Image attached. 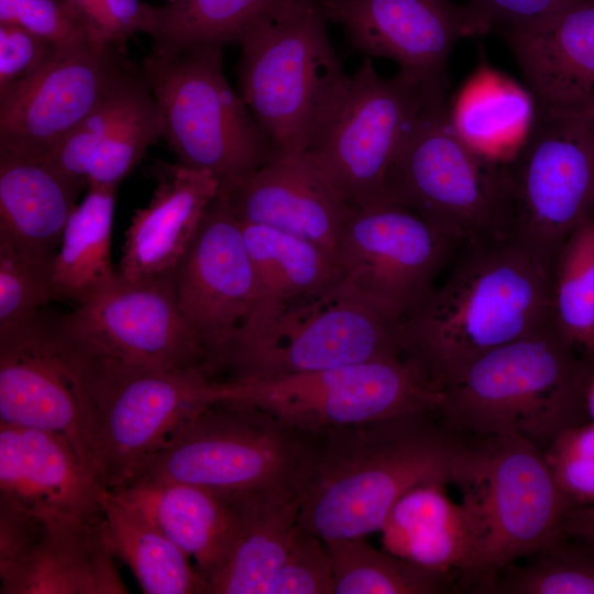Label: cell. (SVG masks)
Returning <instances> with one entry per match:
<instances>
[{
    "label": "cell",
    "instance_id": "obj_1",
    "mask_svg": "<svg viewBox=\"0 0 594 594\" xmlns=\"http://www.w3.org/2000/svg\"><path fill=\"white\" fill-rule=\"evenodd\" d=\"M481 439L420 411L312 436L299 525L322 540L380 531L395 504L424 484L472 483Z\"/></svg>",
    "mask_w": 594,
    "mask_h": 594
},
{
    "label": "cell",
    "instance_id": "obj_2",
    "mask_svg": "<svg viewBox=\"0 0 594 594\" xmlns=\"http://www.w3.org/2000/svg\"><path fill=\"white\" fill-rule=\"evenodd\" d=\"M552 263L514 235L461 245L400 321L403 355L441 387L482 354L551 322Z\"/></svg>",
    "mask_w": 594,
    "mask_h": 594
},
{
    "label": "cell",
    "instance_id": "obj_3",
    "mask_svg": "<svg viewBox=\"0 0 594 594\" xmlns=\"http://www.w3.org/2000/svg\"><path fill=\"white\" fill-rule=\"evenodd\" d=\"M328 22L324 0H288L238 42L239 94L275 156L308 152L349 87Z\"/></svg>",
    "mask_w": 594,
    "mask_h": 594
},
{
    "label": "cell",
    "instance_id": "obj_4",
    "mask_svg": "<svg viewBox=\"0 0 594 594\" xmlns=\"http://www.w3.org/2000/svg\"><path fill=\"white\" fill-rule=\"evenodd\" d=\"M586 367L549 322L482 354L452 376L441 387L439 414L469 437L513 433L546 451L586 416Z\"/></svg>",
    "mask_w": 594,
    "mask_h": 594
},
{
    "label": "cell",
    "instance_id": "obj_5",
    "mask_svg": "<svg viewBox=\"0 0 594 594\" xmlns=\"http://www.w3.org/2000/svg\"><path fill=\"white\" fill-rule=\"evenodd\" d=\"M311 446L312 436L271 413L218 398L186 419L120 488L184 483L233 498L300 494Z\"/></svg>",
    "mask_w": 594,
    "mask_h": 594
},
{
    "label": "cell",
    "instance_id": "obj_6",
    "mask_svg": "<svg viewBox=\"0 0 594 594\" xmlns=\"http://www.w3.org/2000/svg\"><path fill=\"white\" fill-rule=\"evenodd\" d=\"M447 90L427 84L391 167L385 202L413 210L460 246L509 238L513 206L505 161L479 153L459 135Z\"/></svg>",
    "mask_w": 594,
    "mask_h": 594
},
{
    "label": "cell",
    "instance_id": "obj_7",
    "mask_svg": "<svg viewBox=\"0 0 594 594\" xmlns=\"http://www.w3.org/2000/svg\"><path fill=\"white\" fill-rule=\"evenodd\" d=\"M403 355L400 321L341 280L301 296L262 324L239 331L216 358L221 381L262 380Z\"/></svg>",
    "mask_w": 594,
    "mask_h": 594
},
{
    "label": "cell",
    "instance_id": "obj_8",
    "mask_svg": "<svg viewBox=\"0 0 594 594\" xmlns=\"http://www.w3.org/2000/svg\"><path fill=\"white\" fill-rule=\"evenodd\" d=\"M142 69L177 163L231 186L276 157L223 74L221 46L151 52Z\"/></svg>",
    "mask_w": 594,
    "mask_h": 594
},
{
    "label": "cell",
    "instance_id": "obj_9",
    "mask_svg": "<svg viewBox=\"0 0 594 594\" xmlns=\"http://www.w3.org/2000/svg\"><path fill=\"white\" fill-rule=\"evenodd\" d=\"M262 408L310 436L420 411L443 395L405 355L262 380L217 381L213 399Z\"/></svg>",
    "mask_w": 594,
    "mask_h": 594
},
{
    "label": "cell",
    "instance_id": "obj_10",
    "mask_svg": "<svg viewBox=\"0 0 594 594\" xmlns=\"http://www.w3.org/2000/svg\"><path fill=\"white\" fill-rule=\"evenodd\" d=\"M0 424L62 436L98 481L97 410L85 359L56 316L38 311L0 329Z\"/></svg>",
    "mask_w": 594,
    "mask_h": 594
},
{
    "label": "cell",
    "instance_id": "obj_11",
    "mask_svg": "<svg viewBox=\"0 0 594 594\" xmlns=\"http://www.w3.org/2000/svg\"><path fill=\"white\" fill-rule=\"evenodd\" d=\"M464 491L477 499L485 524L480 552L462 580L474 590L486 593L502 569L565 538L573 507L544 451L520 436L483 438L475 477Z\"/></svg>",
    "mask_w": 594,
    "mask_h": 594
},
{
    "label": "cell",
    "instance_id": "obj_12",
    "mask_svg": "<svg viewBox=\"0 0 594 594\" xmlns=\"http://www.w3.org/2000/svg\"><path fill=\"white\" fill-rule=\"evenodd\" d=\"M427 84L384 78L365 58L318 140L305 153L351 209L385 202L393 162L420 111Z\"/></svg>",
    "mask_w": 594,
    "mask_h": 594
},
{
    "label": "cell",
    "instance_id": "obj_13",
    "mask_svg": "<svg viewBox=\"0 0 594 594\" xmlns=\"http://www.w3.org/2000/svg\"><path fill=\"white\" fill-rule=\"evenodd\" d=\"M505 165L513 235L553 264L564 240L594 215V113L536 112Z\"/></svg>",
    "mask_w": 594,
    "mask_h": 594
},
{
    "label": "cell",
    "instance_id": "obj_14",
    "mask_svg": "<svg viewBox=\"0 0 594 594\" xmlns=\"http://www.w3.org/2000/svg\"><path fill=\"white\" fill-rule=\"evenodd\" d=\"M80 352L97 410L98 481L103 490L114 491L186 419L213 400L216 380L202 369L131 366Z\"/></svg>",
    "mask_w": 594,
    "mask_h": 594
},
{
    "label": "cell",
    "instance_id": "obj_15",
    "mask_svg": "<svg viewBox=\"0 0 594 594\" xmlns=\"http://www.w3.org/2000/svg\"><path fill=\"white\" fill-rule=\"evenodd\" d=\"M459 246L413 210L381 202L350 210L333 256L345 289L402 321Z\"/></svg>",
    "mask_w": 594,
    "mask_h": 594
},
{
    "label": "cell",
    "instance_id": "obj_16",
    "mask_svg": "<svg viewBox=\"0 0 594 594\" xmlns=\"http://www.w3.org/2000/svg\"><path fill=\"white\" fill-rule=\"evenodd\" d=\"M56 320L62 332L94 359L161 370L202 369L210 374L206 350L178 308L173 272L138 280L118 273Z\"/></svg>",
    "mask_w": 594,
    "mask_h": 594
},
{
    "label": "cell",
    "instance_id": "obj_17",
    "mask_svg": "<svg viewBox=\"0 0 594 594\" xmlns=\"http://www.w3.org/2000/svg\"><path fill=\"white\" fill-rule=\"evenodd\" d=\"M135 65L96 36L56 46L41 72L0 102V154L46 156Z\"/></svg>",
    "mask_w": 594,
    "mask_h": 594
},
{
    "label": "cell",
    "instance_id": "obj_18",
    "mask_svg": "<svg viewBox=\"0 0 594 594\" xmlns=\"http://www.w3.org/2000/svg\"><path fill=\"white\" fill-rule=\"evenodd\" d=\"M100 521L46 518L0 499L1 594H117L127 590Z\"/></svg>",
    "mask_w": 594,
    "mask_h": 594
},
{
    "label": "cell",
    "instance_id": "obj_19",
    "mask_svg": "<svg viewBox=\"0 0 594 594\" xmlns=\"http://www.w3.org/2000/svg\"><path fill=\"white\" fill-rule=\"evenodd\" d=\"M178 308L207 353L208 370L246 322L255 277L242 224L221 185L173 271Z\"/></svg>",
    "mask_w": 594,
    "mask_h": 594
},
{
    "label": "cell",
    "instance_id": "obj_20",
    "mask_svg": "<svg viewBox=\"0 0 594 594\" xmlns=\"http://www.w3.org/2000/svg\"><path fill=\"white\" fill-rule=\"evenodd\" d=\"M324 13L355 51L389 58L399 72L444 86L454 45L492 31L468 3L450 0H324Z\"/></svg>",
    "mask_w": 594,
    "mask_h": 594
},
{
    "label": "cell",
    "instance_id": "obj_21",
    "mask_svg": "<svg viewBox=\"0 0 594 594\" xmlns=\"http://www.w3.org/2000/svg\"><path fill=\"white\" fill-rule=\"evenodd\" d=\"M537 112L594 113V0L504 31Z\"/></svg>",
    "mask_w": 594,
    "mask_h": 594
},
{
    "label": "cell",
    "instance_id": "obj_22",
    "mask_svg": "<svg viewBox=\"0 0 594 594\" xmlns=\"http://www.w3.org/2000/svg\"><path fill=\"white\" fill-rule=\"evenodd\" d=\"M102 487L59 435L0 424V499L57 520L100 521Z\"/></svg>",
    "mask_w": 594,
    "mask_h": 594
},
{
    "label": "cell",
    "instance_id": "obj_23",
    "mask_svg": "<svg viewBox=\"0 0 594 594\" xmlns=\"http://www.w3.org/2000/svg\"><path fill=\"white\" fill-rule=\"evenodd\" d=\"M224 186L242 223L275 228L332 253L350 212L305 154L276 156Z\"/></svg>",
    "mask_w": 594,
    "mask_h": 594
},
{
    "label": "cell",
    "instance_id": "obj_24",
    "mask_svg": "<svg viewBox=\"0 0 594 594\" xmlns=\"http://www.w3.org/2000/svg\"><path fill=\"white\" fill-rule=\"evenodd\" d=\"M148 205L135 211L124 235L119 274L130 280L173 272L221 189L209 172L161 163Z\"/></svg>",
    "mask_w": 594,
    "mask_h": 594
},
{
    "label": "cell",
    "instance_id": "obj_25",
    "mask_svg": "<svg viewBox=\"0 0 594 594\" xmlns=\"http://www.w3.org/2000/svg\"><path fill=\"white\" fill-rule=\"evenodd\" d=\"M465 493L458 503L441 484L408 491L380 530L384 549L450 578L457 573L463 580L485 536L480 504L473 494Z\"/></svg>",
    "mask_w": 594,
    "mask_h": 594
},
{
    "label": "cell",
    "instance_id": "obj_26",
    "mask_svg": "<svg viewBox=\"0 0 594 594\" xmlns=\"http://www.w3.org/2000/svg\"><path fill=\"white\" fill-rule=\"evenodd\" d=\"M80 189L45 156L0 154V238L53 263Z\"/></svg>",
    "mask_w": 594,
    "mask_h": 594
},
{
    "label": "cell",
    "instance_id": "obj_27",
    "mask_svg": "<svg viewBox=\"0 0 594 594\" xmlns=\"http://www.w3.org/2000/svg\"><path fill=\"white\" fill-rule=\"evenodd\" d=\"M111 492L193 559L209 583L221 568L237 528L238 505L232 497L184 483L132 485Z\"/></svg>",
    "mask_w": 594,
    "mask_h": 594
},
{
    "label": "cell",
    "instance_id": "obj_28",
    "mask_svg": "<svg viewBox=\"0 0 594 594\" xmlns=\"http://www.w3.org/2000/svg\"><path fill=\"white\" fill-rule=\"evenodd\" d=\"M233 499L237 528L209 594H267L299 528L300 494Z\"/></svg>",
    "mask_w": 594,
    "mask_h": 594
},
{
    "label": "cell",
    "instance_id": "obj_29",
    "mask_svg": "<svg viewBox=\"0 0 594 594\" xmlns=\"http://www.w3.org/2000/svg\"><path fill=\"white\" fill-rule=\"evenodd\" d=\"M241 224L254 270L255 299L239 331L255 328L286 304L341 280L329 250L275 228Z\"/></svg>",
    "mask_w": 594,
    "mask_h": 594
},
{
    "label": "cell",
    "instance_id": "obj_30",
    "mask_svg": "<svg viewBox=\"0 0 594 594\" xmlns=\"http://www.w3.org/2000/svg\"><path fill=\"white\" fill-rule=\"evenodd\" d=\"M103 537L146 594H209L189 558L130 503L102 490Z\"/></svg>",
    "mask_w": 594,
    "mask_h": 594
},
{
    "label": "cell",
    "instance_id": "obj_31",
    "mask_svg": "<svg viewBox=\"0 0 594 594\" xmlns=\"http://www.w3.org/2000/svg\"><path fill=\"white\" fill-rule=\"evenodd\" d=\"M537 112L528 89L482 63L453 102L459 135L479 153L508 160L525 141Z\"/></svg>",
    "mask_w": 594,
    "mask_h": 594
},
{
    "label": "cell",
    "instance_id": "obj_32",
    "mask_svg": "<svg viewBox=\"0 0 594 594\" xmlns=\"http://www.w3.org/2000/svg\"><path fill=\"white\" fill-rule=\"evenodd\" d=\"M116 190L89 186L69 216L52 263L54 300L78 304L117 278L110 253Z\"/></svg>",
    "mask_w": 594,
    "mask_h": 594
},
{
    "label": "cell",
    "instance_id": "obj_33",
    "mask_svg": "<svg viewBox=\"0 0 594 594\" xmlns=\"http://www.w3.org/2000/svg\"><path fill=\"white\" fill-rule=\"evenodd\" d=\"M551 323L582 360H593L594 215L564 240L553 260Z\"/></svg>",
    "mask_w": 594,
    "mask_h": 594
},
{
    "label": "cell",
    "instance_id": "obj_34",
    "mask_svg": "<svg viewBox=\"0 0 594 594\" xmlns=\"http://www.w3.org/2000/svg\"><path fill=\"white\" fill-rule=\"evenodd\" d=\"M334 594H441L452 578L373 547L365 537L323 540Z\"/></svg>",
    "mask_w": 594,
    "mask_h": 594
},
{
    "label": "cell",
    "instance_id": "obj_35",
    "mask_svg": "<svg viewBox=\"0 0 594 594\" xmlns=\"http://www.w3.org/2000/svg\"><path fill=\"white\" fill-rule=\"evenodd\" d=\"M288 0H179L161 7L156 53L238 43L262 15Z\"/></svg>",
    "mask_w": 594,
    "mask_h": 594
},
{
    "label": "cell",
    "instance_id": "obj_36",
    "mask_svg": "<svg viewBox=\"0 0 594 594\" xmlns=\"http://www.w3.org/2000/svg\"><path fill=\"white\" fill-rule=\"evenodd\" d=\"M486 593L594 594V549L565 537L502 569Z\"/></svg>",
    "mask_w": 594,
    "mask_h": 594
},
{
    "label": "cell",
    "instance_id": "obj_37",
    "mask_svg": "<svg viewBox=\"0 0 594 594\" xmlns=\"http://www.w3.org/2000/svg\"><path fill=\"white\" fill-rule=\"evenodd\" d=\"M148 88L142 66H135L45 157L81 189L86 187L87 170L97 148Z\"/></svg>",
    "mask_w": 594,
    "mask_h": 594
},
{
    "label": "cell",
    "instance_id": "obj_38",
    "mask_svg": "<svg viewBox=\"0 0 594 594\" xmlns=\"http://www.w3.org/2000/svg\"><path fill=\"white\" fill-rule=\"evenodd\" d=\"M163 136L162 118L148 88L97 148L86 187H118L141 162L150 145Z\"/></svg>",
    "mask_w": 594,
    "mask_h": 594
},
{
    "label": "cell",
    "instance_id": "obj_39",
    "mask_svg": "<svg viewBox=\"0 0 594 594\" xmlns=\"http://www.w3.org/2000/svg\"><path fill=\"white\" fill-rule=\"evenodd\" d=\"M51 300L52 263L0 238V329L32 317Z\"/></svg>",
    "mask_w": 594,
    "mask_h": 594
},
{
    "label": "cell",
    "instance_id": "obj_40",
    "mask_svg": "<svg viewBox=\"0 0 594 594\" xmlns=\"http://www.w3.org/2000/svg\"><path fill=\"white\" fill-rule=\"evenodd\" d=\"M0 24L18 25L56 46L99 37L68 0H0Z\"/></svg>",
    "mask_w": 594,
    "mask_h": 594
},
{
    "label": "cell",
    "instance_id": "obj_41",
    "mask_svg": "<svg viewBox=\"0 0 594 594\" xmlns=\"http://www.w3.org/2000/svg\"><path fill=\"white\" fill-rule=\"evenodd\" d=\"M267 594H334L332 566L324 541L299 525Z\"/></svg>",
    "mask_w": 594,
    "mask_h": 594
},
{
    "label": "cell",
    "instance_id": "obj_42",
    "mask_svg": "<svg viewBox=\"0 0 594 594\" xmlns=\"http://www.w3.org/2000/svg\"><path fill=\"white\" fill-rule=\"evenodd\" d=\"M56 45L13 24H0V102L20 92L45 66Z\"/></svg>",
    "mask_w": 594,
    "mask_h": 594
},
{
    "label": "cell",
    "instance_id": "obj_43",
    "mask_svg": "<svg viewBox=\"0 0 594 594\" xmlns=\"http://www.w3.org/2000/svg\"><path fill=\"white\" fill-rule=\"evenodd\" d=\"M102 40L125 44L136 33L151 37L156 31L161 7L142 0H68Z\"/></svg>",
    "mask_w": 594,
    "mask_h": 594
},
{
    "label": "cell",
    "instance_id": "obj_44",
    "mask_svg": "<svg viewBox=\"0 0 594 594\" xmlns=\"http://www.w3.org/2000/svg\"><path fill=\"white\" fill-rule=\"evenodd\" d=\"M492 30L503 31L530 24L573 0H468Z\"/></svg>",
    "mask_w": 594,
    "mask_h": 594
},
{
    "label": "cell",
    "instance_id": "obj_45",
    "mask_svg": "<svg viewBox=\"0 0 594 594\" xmlns=\"http://www.w3.org/2000/svg\"><path fill=\"white\" fill-rule=\"evenodd\" d=\"M553 479L572 507L594 503V459L544 452Z\"/></svg>",
    "mask_w": 594,
    "mask_h": 594
},
{
    "label": "cell",
    "instance_id": "obj_46",
    "mask_svg": "<svg viewBox=\"0 0 594 594\" xmlns=\"http://www.w3.org/2000/svg\"><path fill=\"white\" fill-rule=\"evenodd\" d=\"M544 452L594 459V421L579 424L562 431Z\"/></svg>",
    "mask_w": 594,
    "mask_h": 594
},
{
    "label": "cell",
    "instance_id": "obj_47",
    "mask_svg": "<svg viewBox=\"0 0 594 594\" xmlns=\"http://www.w3.org/2000/svg\"><path fill=\"white\" fill-rule=\"evenodd\" d=\"M566 538L594 549V503L569 510L563 525Z\"/></svg>",
    "mask_w": 594,
    "mask_h": 594
},
{
    "label": "cell",
    "instance_id": "obj_48",
    "mask_svg": "<svg viewBox=\"0 0 594 594\" xmlns=\"http://www.w3.org/2000/svg\"><path fill=\"white\" fill-rule=\"evenodd\" d=\"M583 398L586 416L594 421V363L586 362Z\"/></svg>",
    "mask_w": 594,
    "mask_h": 594
},
{
    "label": "cell",
    "instance_id": "obj_49",
    "mask_svg": "<svg viewBox=\"0 0 594 594\" xmlns=\"http://www.w3.org/2000/svg\"><path fill=\"white\" fill-rule=\"evenodd\" d=\"M176 1H179V0H167V3L176 2Z\"/></svg>",
    "mask_w": 594,
    "mask_h": 594
},
{
    "label": "cell",
    "instance_id": "obj_50",
    "mask_svg": "<svg viewBox=\"0 0 594 594\" xmlns=\"http://www.w3.org/2000/svg\"><path fill=\"white\" fill-rule=\"evenodd\" d=\"M588 363H594V358H593V360H592L591 362H588Z\"/></svg>",
    "mask_w": 594,
    "mask_h": 594
}]
</instances>
